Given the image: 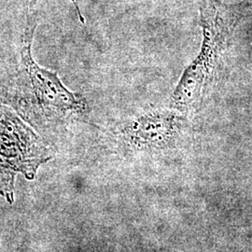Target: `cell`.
I'll use <instances>...</instances> for the list:
<instances>
[{"label": "cell", "instance_id": "1", "mask_svg": "<svg viewBox=\"0 0 252 252\" xmlns=\"http://www.w3.org/2000/svg\"><path fill=\"white\" fill-rule=\"evenodd\" d=\"M203 41L198 55L185 68L174 91L170 108L188 114L200 108L215 81L227 48L231 21L221 0H200Z\"/></svg>", "mask_w": 252, "mask_h": 252}, {"label": "cell", "instance_id": "2", "mask_svg": "<svg viewBox=\"0 0 252 252\" xmlns=\"http://www.w3.org/2000/svg\"><path fill=\"white\" fill-rule=\"evenodd\" d=\"M49 160L48 150L33 130L0 105V194L12 203L16 175L33 180L37 168Z\"/></svg>", "mask_w": 252, "mask_h": 252}, {"label": "cell", "instance_id": "3", "mask_svg": "<svg viewBox=\"0 0 252 252\" xmlns=\"http://www.w3.org/2000/svg\"><path fill=\"white\" fill-rule=\"evenodd\" d=\"M36 26V9H28L21 55L22 63L27 70L38 103L43 108H53L62 113L85 110L87 105L81 95L67 90L59 79L57 73L40 67L33 59L31 48Z\"/></svg>", "mask_w": 252, "mask_h": 252}, {"label": "cell", "instance_id": "4", "mask_svg": "<svg viewBox=\"0 0 252 252\" xmlns=\"http://www.w3.org/2000/svg\"><path fill=\"white\" fill-rule=\"evenodd\" d=\"M187 126V114L173 108L147 112L125 127L127 139L139 149H162L176 141Z\"/></svg>", "mask_w": 252, "mask_h": 252}, {"label": "cell", "instance_id": "5", "mask_svg": "<svg viewBox=\"0 0 252 252\" xmlns=\"http://www.w3.org/2000/svg\"><path fill=\"white\" fill-rule=\"evenodd\" d=\"M71 1H72L73 5L75 6L76 10H77V12H78V14H79V17H80V20H81V23H82V24H84V23H85V21H84L83 15H82V13H81V9H80V7H79V4L77 3V1H76V0H71ZM36 2H37V0H30V2H29V9H35Z\"/></svg>", "mask_w": 252, "mask_h": 252}]
</instances>
